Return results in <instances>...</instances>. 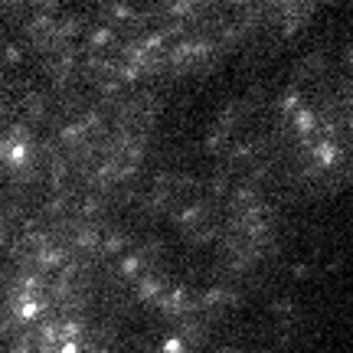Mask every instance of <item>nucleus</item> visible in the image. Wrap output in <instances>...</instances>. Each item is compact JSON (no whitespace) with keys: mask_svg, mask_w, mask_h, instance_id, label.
I'll return each instance as SVG.
<instances>
[{"mask_svg":"<svg viewBox=\"0 0 353 353\" xmlns=\"http://www.w3.org/2000/svg\"><path fill=\"white\" fill-rule=\"evenodd\" d=\"M88 43L95 46V49H105V46H111V43H115V30H111V26H98L95 33L88 36Z\"/></svg>","mask_w":353,"mask_h":353,"instance_id":"obj_1","label":"nucleus"},{"mask_svg":"<svg viewBox=\"0 0 353 353\" xmlns=\"http://www.w3.org/2000/svg\"><path fill=\"white\" fill-rule=\"evenodd\" d=\"M20 59H23V49H20V46H7V49H3V62H7V66H17Z\"/></svg>","mask_w":353,"mask_h":353,"instance_id":"obj_5","label":"nucleus"},{"mask_svg":"<svg viewBox=\"0 0 353 353\" xmlns=\"http://www.w3.org/2000/svg\"><path fill=\"white\" fill-rule=\"evenodd\" d=\"M141 272V255L131 252V255H124L121 258V275H137Z\"/></svg>","mask_w":353,"mask_h":353,"instance_id":"obj_3","label":"nucleus"},{"mask_svg":"<svg viewBox=\"0 0 353 353\" xmlns=\"http://www.w3.org/2000/svg\"><path fill=\"white\" fill-rule=\"evenodd\" d=\"M160 353H190V343L183 337H170V340L160 347Z\"/></svg>","mask_w":353,"mask_h":353,"instance_id":"obj_4","label":"nucleus"},{"mask_svg":"<svg viewBox=\"0 0 353 353\" xmlns=\"http://www.w3.org/2000/svg\"><path fill=\"white\" fill-rule=\"evenodd\" d=\"M124 245H128V239H124L121 232H111V235H105L101 249H105L108 255H118V252H124Z\"/></svg>","mask_w":353,"mask_h":353,"instance_id":"obj_2","label":"nucleus"}]
</instances>
